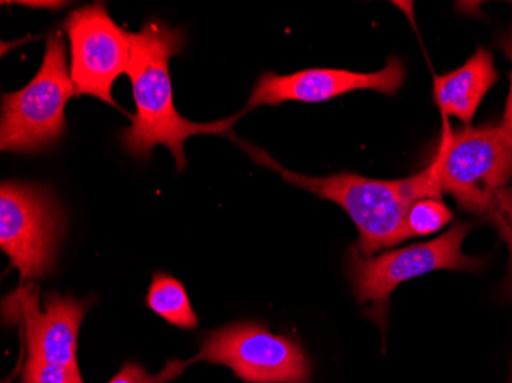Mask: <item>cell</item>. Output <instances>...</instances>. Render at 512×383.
<instances>
[{
	"label": "cell",
	"instance_id": "cell-1",
	"mask_svg": "<svg viewBox=\"0 0 512 383\" xmlns=\"http://www.w3.org/2000/svg\"><path fill=\"white\" fill-rule=\"evenodd\" d=\"M186 37L180 28L149 20L138 33H131L128 74L134 95L131 126L120 134L123 148L137 160H149L155 146L163 145L174 155L177 172L188 166L184 143L198 134L224 135L241 115L220 122L197 123L181 117L175 109L169 62L183 51Z\"/></svg>",
	"mask_w": 512,
	"mask_h": 383
},
{
	"label": "cell",
	"instance_id": "cell-2",
	"mask_svg": "<svg viewBox=\"0 0 512 383\" xmlns=\"http://www.w3.org/2000/svg\"><path fill=\"white\" fill-rule=\"evenodd\" d=\"M240 146L253 160L278 172L287 183L339 204L358 227L356 247L364 258H371L379 250L390 249L411 238L407 213L414 201L421 198L440 200L442 197L428 169L407 180L394 181L373 180L350 172L322 178L307 177L287 171L260 148L243 141Z\"/></svg>",
	"mask_w": 512,
	"mask_h": 383
},
{
	"label": "cell",
	"instance_id": "cell-3",
	"mask_svg": "<svg viewBox=\"0 0 512 383\" xmlns=\"http://www.w3.org/2000/svg\"><path fill=\"white\" fill-rule=\"evenodd\" d=\"M73 95L65 40L53 31L36 77L25 88L2 94L0 149L34 154L56 146L65 134V106Z\"/></svg>",
	"mask_w": 512,
	"mask_h": 383
},
{
	"label": "cell",
	"instance_id": "cell-4",
	"mask_svg": "<svg viewBox=\"0 0 512 383\" xmlns=\"http://www.w3.org/2000/svg\"><path fill=\"white\" fill-rule=\"evenodd\" d=\"M473 227L471 223H457L433 241L385 252L375 258H364L356 246L350 249L348 278L356 301L382 333L387 330L391 293L402 282L436 270L477 272L482 269L483 259L462 252L463 239Z\"/></svg>",
	"mask_w": 512,
	"mask_h": 383
},
{
	"label": "cell",
	"instance_id": "cell-5",
	"mask_svg": "<svg viewBox=\"0 0 512 383\" xmlns=\"http://www.w3.org/2000/svg\"><path fill=\"white\" fill-rule=\"evenodd\" d=\"M428 171L440 194L453 195L462 209L485 217L494 194L512 180V151L499 128L451 132L447 125Z\"/></svg>",
	"mask_w": 512,
	"mask_h": 383
},
{
	"label": "cell",
	"instance_id": "cell-6",
	"mask_svg": "<svg viewBox=\"0 0 512 383\" xmlns=\"http://www.w3.org/2000/svg\"><path fill=\"white\" fill-rule=\"evenodd\" d=\"M59 204L48 187L4 181L0 187V247L20 282L53 272L62 238Z\"/></svg>",
	"mask_w": 512,
	"mask_h": 383
},
{
	"label": "cell",
	"instance_id": "cell-7",
	"mask_svg": "<svg viewBox=\"0 0 512 383\" xmlns=\"http://www.w3.org/2000/svg\"><path fill=\"white\" fill-rule=\"evenodd\" d=\"M198 359L226 365L246 383H310L312 365L295 339L258 322H237L201 342Z\"/></svg>",
	"mask_w": 512,
	"mask_h": 383
},
{
	"label": "cell",
	"instance_id": "cell-8",
	"mask_svg": "<svg viewBox=\"0 0 512 383\" xmlns=\"http://www.w3.org/2000/svg\"><path fill=\"white\" fill-rule=\"evenodd\" d=\"M71 46V79L76 95H91L119 109L112 85L128 71L131 33L109 16L105 4L77 8L63 22Z\"/></svg>",
	"mask_w": 512,
	"mask_h": 383
},
{
	"label": "cell",
	"instance_id": "cell-9",
	"mask_svg": "<svg viewBox=\"0 0 512 383\" xmlns=\"http://www.w3.org/2000/svg\"><path fill=\"white\" fill-rule=\"evenodd\" d=\"M405 66L398 57H390L378 73H353L345 69H304L289 76L263 74L256 82L246 109L278 106L286 102L321 103L348 92L378 91L393 95L404 85Z\"/></svg>",
	"mask_w": 512,
	"mask_h": 383
},
{
	"label": "cell",
	"instance_id": "cell-10",
	"mask_svg": "<svg viewBox=\"0 0 512 383\" xmlns=\"http://www.w3.org/2000/svg\"><path fill=\"white\" fill-rule=\"evenodd\" d=\"M33 287L28 285V289H19L10 298L13 311L25 327L28 361L79 368L77 339L89 302L51 293L43 301L42 310L37 289Z\"/></svg>",
	"mask_w": 512,
	"mask_h": 383
},
{
	"label": "cell",
	"instance_id": "cell-11",
	"mask_svg": "<svg viewBox=\"0 0 512 383\" xmlns=\"http://www.w3.org/2000/svg\"><path fill=\"white\" fill-rule=\"evenodd\" d=\"M499 80L490 51L479 48L465 65L434 79V102L445 118L457 117L470 125L486 92Z\"/></svg>",
	"mask_w": 512,
	"mask_h": 383
},
{
	"label": "cell",
	"instance_id": "cell-12",
	"mask_svg": "<svg viewBox=\"0 0 512 383\" xmlns=\"http://www.w3.org/2000/svg\"><path fill=\"white\" fill-rule=\"evenodd\" d=\"M146 304L155 315L175 327L184 328V330L198 327V318L189 301L188 292L174 276L155 273Z\"/></svg>",
	"mask_w": 512,
	"mask_h": 383
},
{
	"label": "cell",
	"instance_id": "cell-13",
	"mask_svg": "<svg viewBox=\"0 0 512 383\" xmlns=\"http://www.w3.org/2000/svg\"><path fill=\"white\" fill-rule=\"evenodd\" d=\"M450 207L439 198H421L411 204L407 213V229L411 238L439 232L453 220Z\"/></svg>",
	"mask_w": 512,
	"mask_h": 383
},
{
	"label": "cell",
	"instance_id": "cell-14",
	"mask_svg": "<svg viewBox=\"0 0 512 383\" xmlns=\"http://www.w3.org/2000/svg\"><path fill=\"white\" fill-rule=\"evenodd\" d=\"M485 218L496 227L500 238L508 244L511 261L506 290L512 296V186L497 190L490 207L486 210Z\"/></svg>",
	"mask_w": 512,
	"mask_h": 383
},
{
	"label": "cell",
	"instance_id": "cell-15",
	"mask_svg": "<svg viewBox=\"0 0 512 383\" xmlns=\"http://www.w3.org/2000/svg\"><path fill=\"white\" fill-rule=\"evenodd\" d=\"M22 383H83L79 368H65L46 362L27 361Z\"/></svg>",
	"mask_w": 512,
	"mask_h": 383
},
{
	"label": "cell",
	"instance_id": "cell-16",
	"mask_svg": "<svg viewBox=\"0 0 512 383\" xmlns=\"http://www.w3.org/2000/svg\"><path fill=\"white\" fill-rule=\"evenodd\" d=\"M191 362L171 361L166 364L165 370H161L160 373L149 374L145 368L140 367L137 364H126L125 367L120 370V373L109 380L108 383H169L175 377L180 376L183 373L184 368L188 367Z\"/></svg>",
	"mask_w": 512,
	"mask_h": 383
},
{
	"label": "cell",
	"instance_id": "cell-17",
	"mask_svg": "<svg viewBox=\"0 0 512 383\" xmlns=\"http://www.w3.org/2000/svg\"><path fill=\"white\" fill-rule=\"evenodd\" d=\"M500 48L505 51L506 56L512 62V30L508 31L505 36L500 39ZM500 134L506 145L512 151V73H511V89H509L508 102H506L505 115H503L502 125L499 126Z\"/></svg>",
	"mask_w": 512,
	"mask_h": 383
},
{
	"label": "cell",
	"instance_id": "cell-18",
	"mask_svg": "<svg viewBox=\"0 0 512 383\" xmlns=\"http://www.w3.org/2000/svg\"><path fill=\"white\" fill-rule=\"evenodd\" d=\"M20 5L33 8H53V10H57V8L63 7L65 4H57V2H22Z\"/></svg>",
	"mask_w": 512,
	"mask_h": 383
},
{
	"label": "cell",
	"instance_id": "cell-19",
	"mask_svg": "<svg viewBox=\"0 0 512 383\" xmlns=\"http://www.w3.org/2000/svg\"><path fill=\"white\" fill-rule=\"evenodd\" d=\"M508 383H512V367H511V374H509V382Z\"/></svg>",
	"mask_w": 512,
	"mask_h": 383
}]
</instances>
